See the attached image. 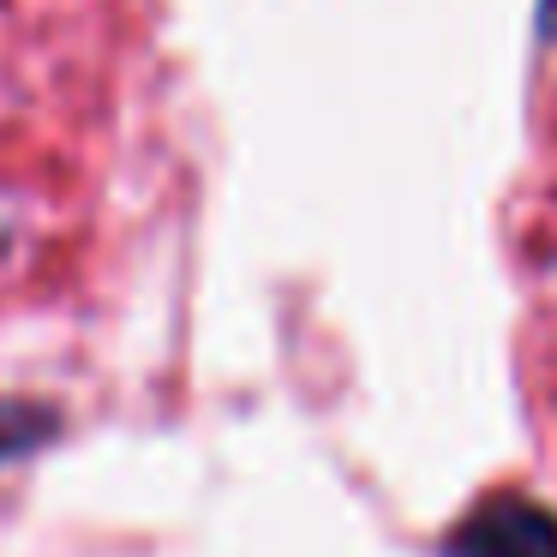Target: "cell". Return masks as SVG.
<instances>
[{
  "label": "cell",
  "instance_id": "obj_1",
  "mask_svg": "<svg viewBox=\"0 0 557 557\" xmlns=\"http://www.w3.org/2000/svg\"><path fill=\"white\" fill-rule=\"evenodd\" d=\"M449 557H557V521L521 497H497L456 528Z\"/></svg>",
  "mask_w": 557,
  "mask_h": 557
},
{
  "label": "cell",
  "instance_id": "obj_2",
  "mask_svg": "<svg viewBox=\"0 0 557 557\" xmlns=\"http://www.w3.org/2000/svg\"><path fill=\"white\" fill-rule=\"evenodd\" d=\"M54 432H61V413H54V408H37V401L0 396V461L30 456V449L49 444Z\"/></svg>",
  "mask_w": 557,
  "mask_h": 557
}]
</instances>
